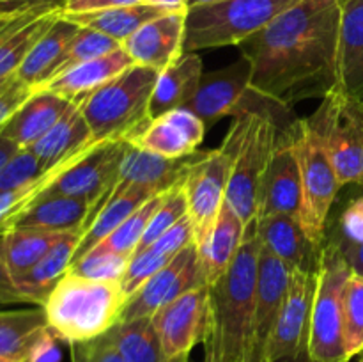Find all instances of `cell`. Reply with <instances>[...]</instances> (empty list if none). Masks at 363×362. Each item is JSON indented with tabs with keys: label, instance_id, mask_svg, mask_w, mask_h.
Masks as SVG:
<instances>
[{
	"label": "cell",
	"instance_id": "obj_52",
	"mask_svg": "<svg viewBox=\"0 0 363 362\" xmlns=\"http://www.w3.org/2000/svg\"><path fill=\"white\" fill-rule=\"evenodd\" d=\"M144 2L162 7L165 11H188V7H190L188 0H144Z\"/></svg>",
	"mask_w": 363,
	"mask_h": 362
},
{
	"label": "cell",
	"instance_id": "obj_8",
	"mask_svg": "<svg viewBox=\"0 0 363 362\" xmlns=\"http://www.w3.org/2000/svg\"><path fill=\"white\" fill-rule=\"evenodd\" d=\"M353 272L332 238H326L318 266L311 318V362H350L342 330L344 284Z\"/></svg>",
	"mask_w": 363,
	"mask_h": 362
},
{
	"label": "cell",
	"instance_id": "obj_9",
	"mask_svg": "<svg viewBox=\"0 0 363 362\" xmlns=\"http://www.w3.org/2000/svg\"><path fill=\"white\" fill-rule=\"evenodd\" d=\"M340 185L363 188V102L333 89L312 116Z\"/></svg>",
	"mask_w": 363,
	"mask_h": 362
},
{
	"label": "cell",
	"instance_id": "obj_27",
	"mask_svg": "<svg viewBox=\"0 0 363 362\" xmlns=\"http://www.w3.org/2000/svg\"><path fill=\"white\" fill-rule=\"evenodd\" d=\"M78 31H80V25H77L60 13L59 18L52 23V27L39 38L34 48L30 50L27 59L18 70L16 77L34 91L48 84L55 75L64 52Z\"/></svg>",
	"mask_w": 363,
	"mask_h": 362
},
{
	"label": "cell",
	"instance_id": "obj_53",
	"mask_svg": "<svg viewBox=\"0 0 363 362\" xmlns=\"http://www.w3.org/2000/svg\"><path fill=\"white\" fill-rule=\"evenodd\" d=\"M18 16H20V14H9V16H4V14H0V34H2V32L6 31V28L9 27V25L13 23Z\"/></svg>",
	"mask_w": 363,
	"mask_h": 362
},
{
	"label": "cell",
	"instance_id": "obj_51",
	"mask_svg": "<svg viewBox=\"0 0 363 362\" xmlns=\"http://www.w3.org/2000/svg\"><path fill=\"white\" fill-rule=\"evenodd\" d=\"M18 151H20V148H18L14 142H11L9 138H6L0 135V169H2V167L6 165V163L9 162V160L13 158Z\"/></svg>",
	"mask_w": 363,
	"mask_h": 362
},
{
	"label": "cell",
	"instance_id": "obj_33",
	"mask_svg": "<svg viewBox=\"0 0 363 362\" xmlns=\"http://www.w3.org/2000/svg\"><path fill=\"white\" fill-rule=\"evenodd\" d=\"M60 13L62 11L23 13L0 34V80L16 77L30 50Z\"/></svg>",
	"mask_w": 363,
	"mask_h": 362
},
{
	"label": "cell",
	"instance_id": "obj_26",
	"mask_svg": "<svg viewBox=\"0 0 363 362\" xmlns=\"http://www.w3.org/2000/svg\"><path fill=\"white\" fill-rule=\"evenodd\" d=\"M82 234L84 231L64 233L59 241L30 270L14 277L18 290L27 297L28 304L43 307L55 284L69 272Z\"/></svg>",
	"mask_w": 363,
	"mask_h": 362
},
{
	"label": "cell",
	"instance_id": "obj_46",
	"mask_svg": "<svg viewBox=\"0 0 363 362\" xmlns=\"http://www.w3.org/2000/svg\"><path fill=\"white\" fill-rule=\"evenodd\" d=\"M71 362H124L106 336L69 344Z\"/></svg>",
	"mask_w": 363,
	"mask_h": 362
},
{
	"label": "cell",
	"instance_id": "obj_50",
	"mask_svg": "<svg viewBox=\"0 0 363 362\" xmlns=\"http://www.w3.org/2000/svg\"><path fill=\"white\" fill-rule=\"evenodd\" d=\"M11 304H28L27 297L18 290L9 268L6 266L4 259L0 258V305Z\"/></svg>",
	"mask_w": 363,
	"mask_h": 362
},
{
	"label": "cell",
	"instance_id": "obj_56",
	"mask_svg": "<svg viewBox=\"0 0 363 362\" xmlns=\"http://www.w3.org/2000/svg\"><path fill=\"white\" fill-rule=\"evenodd\" d=\"M0 362H14V361H9V358L6 357H0Z\"/></svg>",
	"mask_w": 363,
	"mask_h": 362
},
{
	"label": "cell",
	"instance_id": "obj_22",
	"mask_svg": "<svg viewBox=\"0 0 363 362\" xmlns=\"http://www.w3.org/2000/svg\"><path fill=\"white\" fill-rule=\"evenodd\" d=\"M195 155L177 160L165 158L128 142L117 187H142L163 194L183 181Z\"/></svg>",
	"mask_w": 363,
	"mask_h": 362
},
{
	"label": "cell",
	"instance_id": "obj_40",
	"mask_svg": "<svg viewBox=\"0 0 363 362\" xmlns=\"http://www.w3.org/2000/svg\"><path fill=\"white\" fill-rule=\"evenodd\" d=\"M121 46H123V43L110 38V35L101 34V32L98 31H92V28L80 27V31L77 32L73 41L69 43V46H67L66 52H64L53 78L59 77L64 71L71 70V67L78 66V64H84L87 62V60L108 55V53L119 50Z\"/></svg>",
	"mask_w": 363,
	"mask_h": 362
},
{
	"label": "cell",
	"instance_id": "obj_21",
	"mask_svg": "<svg viewBox=\"0 0 363 362\" xmlns=\"http://www.w3.org/2000/svg\"><path fill=\"white\" fill-rule=\"evenodd\" d=\"M257 234L262 247L268 248L289 270H318L323 247L308 240L296 216L284 213L257 216Z\"/></svg>",
	"mask_w": 363,
	"mask_h": 362
},
{
	"label": "cell",
	"instance_id": "obj_23",
	"mask_svg": "<svg viewBox=\"0 0 363 362\" xmlns=\"http://www.w3.org/2000/svg\"><path fill=\"white\" fill-rule=\"evenodd\" d=\"M69 106V99L48 89H35L30 98L0 128V135L20 149L30 148L55 126Z\"/></svg>",
	"mask_w": 363,
	"mask_h": 362
},
{
	"label": "cell",
	"instance_id": "obj_45",
	"mask_svg": "<svg viewBox=\"0 0 363 362\" xmlns=\"http://www.w3.org/2000/svg\"><path fill=\"white\" fill-rule=\"evenodd\" d=\"M190 245H195V234L190 216L186 215L176 226L170 227L167 233H163L149 248L160 252V254L174 258V256H177L181 251L190 247Z\"/></svg>",
	"mask_w": 363,
	"mask_h": 362
},
{
	"label": "cell",
	"instance_id": "obj_25",
	"mask_svg": "<svg viewBox=\"0 0 363 362\" xmlns=\"http://www.w3.org/2000/svg\"><path fill=\"white\" fill-rule=\"evenodd\" d=\"M135 62L128 55L124 46H121L119 50L108 53V55L87 60V62L78 64V66L64 71L59 77L52 78L48 84L43 85L41 89H48V91L55 92V94L62 96V98L78 105L87 96H91L99 87L112 82L113 78L119 77L123 71H126Z\"/></svg>",
	"mask_w": 363,
	"mask_h": 362
},
{
	"label": "cell",
	"instance_id": "obj_7",
	"mask_svg": "<svg viewBox=\"0 0 363 362\" xmlns=\"http://www.w3.org/2000/svg\"><path fill=\"white\" fill-rule=\"evenodd\" d=\"M287 128L293 138L301 176V206L298 222L303 227L308 240L318 247H323L326 241L328 215L342 185L333 169L325 141L311 119L294 117Z\"/></svg>",
	"mask_w": 363,
	"mask_h": 362
},
{
	"label": "cell",
	"instance_id": "obj_6",
	"mask_svg": "<svg viewBox=\"0 0 363 362\" xmlns=\"http://www.w3.org/2000/svg\"><path fill=\"white\" fill-rule=\"evenodd\" d=\"M300 0H215L186 13L184 53L238 46Z\"/></svg>",
	"mask_w": 363,
	"mask_h": 362
},
{
	"label": "cell",
	"instance_id": "obj_17",
	"mask_svg": "<svg viewBox=\"0 0 363 362\" xmlns=\"http://www.w3.org/2000/svg\"><path fill=\"white\" fill-rule=\"evenodd\" d=\"M301 206V176L289 128L280 126L272 162L266 170L257 216L284 213L296 216Z\"/></svg>",
	"mask_w": 363,
	"mask_h": 362
},
{
	"label": "cell",
	"instance_id": "obj_41",
	"mask_svg": "<svg viewBox=\"0 0 363 362\" xmlns=\"http://www.w3.org/2000/svg\"><path fill=\"white\" fill-rule=\"evenodd\" d=\"M186 215H188L186 195H184L183 181H179V183L174 185V187L167 192L162 204H160V208L156 209L155 215L151 216V220H149L147 224V229H145L144 236H142L135 254H138V252L151 247V245L155 243L163 233H167L170 227L176 226V224Z\"/></svg>",
	"mask_w": 363,
	"mask_h": 362
},
{
	"label": "cell",
	"instance_id": "obj_43",
	"mask_svg": "<svg viewBox=\"0 0 363 362\" xmlns=\"http://www.w3.org/2000/svg\"><path fill=\"white\" fill-rule=\"evenodd\" d=\"M131 258L117 254H87L73 263L69 272L92 280L121 283Z\"/></svg>",
	"mask_w": 363,
	"mask_h": 362
},
{
	"label": "cell",
	"instance_id": "obj_39",
	"mask_svg": "<svg viewBox=\"0 0 363 362\" xmlns=\"http://www.w3.org/2000/svg\"><path fill=\"white\" fill-rule=\"evenodd\" d=\"M332 240L351 270L363 275V195L344 209L339 220V234Z\"/></svg>",
	"mask_w": 363,
	"mask_h": 362
},
{
	"label": "cell",
	"instance_id": "obj_30",
	"mask_svg": "<svg viewBox=\"0 0 363 362\" xmlns=\"http://www.w3.org/2000/svg\"><path fill=\"white\" fill-rule=\"evenodd\" d=\"M92 209L94 208L82 199L41 194L34 204L28 206L14 220L9 229H13V227H35V229L53 231V233L85 231Z\"/></svg>",
	"mask_w": 363,
	"mask_h": 362
},
{
	"label": "cell",
	"instance_id": "obj_31",
	"mask_svg": "<svg viewBox=\"0 0 363 362\" xmlns=\"http://www.w3.org/2000/svg\"><path fill=\"white\" fill-rule=\"evenodd\" d=\"M202 75V59L197 52L183 53L176 62L160 71L149 105L151 119L186 106L197 91Z\"/></svg>",
	"mask_w": 363,
	"mask_h": 362
},
{
	"label": "cell",
	"instance_id": "obj_36",
	"mask_svg": "<svg viewBox=\"0 0 363 362\" xmlns=\"http://www.w3.org/2000/svg\"><path fill=\"white\" fill-rule=\"evenodd\" d=\"M62 234L35 227H13L0 234V258L9 268L13 279L30 270Z\"/></svg>",
	"mask_w": 363,
	"mask_h": 362
},
{
	"label": "cell",
	"instance_id": "obj_42",
	"mask_svg": "<svg viewBox=\"0 0 363 362\" xmlns=\"http://www.w3.org/2000/svg\"><path fill=\"white\" fill-rule=\"evenodd\" d=\"M170 259H172L170 256L160 254V252L152 251V248H145V251L131 256L130 263L126 266V272H124L123 279H121V287H123L124 295L128 298L133 297Z\"/></svg>",
	"mask_w": 363,
	"mask_h": 362
},
{
	"label": "cell",
	"instance_id": "obj_13",
	"mask_svg": "<svg viewBox=\"0 0 363 362\" xmlns=\"http://www.w3.org/2000/svg\"><path fill=\"white\" fill-rule=\"evenodd\" d=\"M318 270H291L289 287L273 329L266 362H311V318Z\"/></svg>",
	"mask_w": 363,
	"mask_h": 362
},
{
	"label": "cell",
	"instance_id": "obj_19",
	"mask_svg": "<svg viewBox=\"0 0 363 362\" xmlns=\"http://www.w3.org/2000/svg\"><path fill=\"white\" fill-rule=\"evenodd\" d=\"M45 309H0V357L14 362H41L53 351Z\"/></svg>",
	"mask_w": 363,
	"mask_h": 362
},
{
	"label": "cell",
	"instance_id": "obj_38",
	"mask_svg": "<svg viewBox=\"0 0 363 362\" xmlns=\"http://www.w3.org/2000/svg\"><path fill=\"white\" fill-rule=\"evenodd\" d=\"M342 307L344 343L350 357H358L363 351V275L351 272L340 298Z\"/></svg>",
	"mask_w": 363,
	"mask_h": 362
},
{
	"label": "cell",
	"instance_id": "obj_5",
	"mask_svg": "<svg viewBox=\"0 0 363 362\" xmlns=\"http://www.w3.org/2000/svg\"><path fill=\"white\" fill-rule=\"evenodd\" d=\"M160 71L133 64L78 103L92 138L130 142L151 121L149 105Z\"/></svg>",
	"mask_w": 363,
	"mask_h": 362
},
{
	"label": "cell",
	"instance_id": "obj_18",
	"mask_svg": "<svg viewBox=\"0 0 363 362\" xmlns=\"http://www.w3.org/2000/svg\"><path fill=\"white\" fill-rule=\"evenodd\" d=\"M188 11H169L142 25L123 43L124 50L138 66L163 71L184 53Z\"/></svg>",
	"mask_w": 363,
	"mask_h": 362
},
{
	"label": "cell",
	"instance_id": "obj_14",
	"mask_svg": "<svg viewBox=\"0 0 363 362\" xmlns=\"http://www.w3.org/2000/svg\"><path fill=\"white\" fill-rule=\"evenodd\" d=\"M162 341L167 362L190 357L197 343H202L208 319V284L186 291L163 305L151 316Z\"/></svg>",
	"mask_w": 363,
	"mask_h": 362
},
{
	"label": "cell",
	"instance_id": "obj_16",
	"mask_svg": "<svg viewBox=\"0 0 363 362\" xmlns=\"http://www.w3.org/2000/svg\"><path fill=\"white\" fill-rule=\"evenodd\" d=\"M291 270L261 245L255 286L254 322H252L250 362H266L269 341L289 287Z\"/></svg>",
	"mask_w": 363,
	"mask_h": 362
},
{
	"label": "cell",
	"instance_id": "obj_47",
	"mask_svg": "<svg viewBox=\"0 0 363 362\" xmlns=\"http://www.w3.org/2000/svg\"><path fill=\"white\" fill-rule=\"evenodd\" d=\"M32 92H34V89L25 85L18 77L6 89L0 91V128L30 98Z\"/></svg>",
	"mask_w": 363,
	"mask_h": 362
},
{
	"label": "cell",
	"instance_id": "obj_20",
	"mask_svg": "<svg viewBox=\"0 0 363 362\" xmlns=\"http://www.w3.org/2000/svg\"><path fill=\"white\" fill-rule=\"evenodd\" d=\"M206 135V124L186 106L170 110L131 138V144L165 158H186L197 153Z\"/></svg>",
	"mask_w": 363,
	"mask_h": 362
},
{
	"label": "cell",
	"instance_id": "obj_4",
	"mask_svg": "<svg viewBox=\"0 0 363 362\" xmlns=\"http://www.w3.org/2000/svg\"><path fill=\"white\" fill-rule=\"evenodd\" d=\"M128 297L121 283L67 272L43 304L53 337L67 344L105 336L121 319Z\"/></svg>",
	"mask_w": 363,
	"mask_h": 362
},
{
	"label": "cell",
	"instance_id": "obj_57",
	"mask_svg": "<svg viewBox=\"0 0 363 362\" xmlns=\"http://www.w3.org/2000/svg\"><path fill=\"white\" fill-rule=\"evenodd\" d=\"M177 362H190V357H186V358H181V361H177Z\"/></svg>",
	"mask_w": 363,
	"mask_h": 362
},
{
	"label": "cell",
	"instance_id": "obj_11",
	"mask_svg": "<svg viewBox=\"0 0 363 362\" xmlns=\"http://www.w3.org/2000/svg\"><path fill=\"white\" fill-rule=\"evenodd\" d=\"M126 144L128 142H96L84 156L64 169L43 194L66 195L89 202L94 208L89 216L91 222L117 185Z\"/></svg>",
	"mask_w": 363,
	"mask_h": 362
},
{
	"label": "cell",
	"instance_id": "obj_10",
	"mask_svg": "<svg viewBox=\"0 0 363 362\" xmlns=\"http://www.w3.org/2000/svg\"><path fill=\"white\" fill-rule=\"evenodd\" d=\"M272 105L275 103L252 89V64L241 55L222 70L202 75L186 109L197 114L208 128L225 116L236 117L250 110H268Z\"/></svg>",
	"mask_w": 363,
	"mask_h": 362
},
{
	"label": "cell",
	"instance_id": "obj_34",
	"mask_svg": "<svg viewBox=\"0 0 363 362\" xmlns=\"http://www.w3.org/2000/svg\"><path fill=\"white\" fill-rule=\"evenodd\" d=\"M165 13H169V11L151 6V4H135V6L92 11V13L64 14V16L69 18L71 21H74L80 27L92 28V31H98L101 34L117 39L119 43H124L142 25H145L147 21L155 20V18L162 16Z\"/></svg>",
	"mask_w": 363,
	"mask_h": 362
},
{
	"label": "cell",
	"instance_id": "obj_32",
	"mask_svg": "<svg viewBox=\"0 0 363 362\" xmlns=\"http://www.w3.org/2000/svg\"><path fill=\"white\" fill-rule=\"evenodd\" d=\"M158 195L156 192L147 190L142 187H113L112 194L106 199L105 204L99 208L91 219L89 226L85 227L82 240L78 243L77 252H74L73 263L84 258L87 252H91L99 241L105 240L112 231H116L131 213L137 212L144 202Z\"/></svg>",
	"mask_w": 363,
	"mask_h": 362
},
{
	"label": "cell",
	"instance_id": "obj_2",
	"mask_svg": "<svg viewBox=\"0 0 363 362\" xmlns=\"http://www.w3.org/2000/svg\"><path fill=\"white\" fill-rule=\"evenodd\" d=\"M259 254L261 238L255 216L245 227L230 268L208 286L204 362H250Z\"/></svg>",
	"mask_w": 363,
	"mask_h": 362
},
{
	"label": "cell",
	"instance_id": "obj_58",
	"mask_svg": "<svg viewBox=\"0 0 363 362\" xmlns=\"http://www.w3.org/2000/svg\"><path fill=\"white\" fill-rule=\"evenodd\" d=\"M358 358H360V362H363V351H362L360 355H358Z\"/></svg>",
	"mask_w": 363,
	"mask_h": 362
},
{
	"label": "cell",
	"instance_id": "obj_1",
	"mask_svg": "<svg viewBox=\"0 0 363 362\" xmlns=\"http://www.w3.org/2000/svg\"><path fill=\"white\" fill-rule=\"evenodd\" d=\"M342 0H300L238 45L252 64V89L291 110L337 85Z\"/></svg>",
	"mask_w": 363,
	"mask_h": 362
},
{
	"label": "cell",
	"instance_id": "obj_15",
	"mask_svg": "<svg viewBox=\"0 0 363 362\" xmlns=\"http://www.w3.org/2000/svg\"><path fill=\"white\" fill-rule=\"evenodd\" d=\"M199 286H206L204 272H202L197 245H190L174 256L133 297L128 298L121 319L126 322V319L152 316L174 298Z\"/></svg>",
	"mask_w": 363,
	"mask_h": 362
},
{
	"label": "cell",
	"instance_id": "obj_55",
	"mask_svg": "<svg viewBox=\"0 0 363 362\" xmlns=\"http://www.w3.org/2000/svg\"><path fill=\"white\" fill-rule=\"evenodd\" d=\"M14 78H16V77H11V78H7V80H0V91H2V89H6L7 85H9L11 82L14 80Z\"/></svg>",
	"mask_w": 363,
	"mask_h": 362
},
{
	"label": "cell",
	"instance_id": "obj_35",
	"mask_svg": "<svg viewBox=\"0 0 363 362\" xmlns=\"http://www.w3.org/2000/svg\"><path fill=\"white\" fill-rule=\"evenodd\" d=\"M105 336L124 362H167L151 316L119 319Z\"/></svg>",
	"mask_w": 363,
	"mask_h": 362
},
{
	"label": "cell",
	"instance_id": "obj_44",
	"mask_svg": "<svg viewBox=\"0 0 363 362\" xmlns=\"http://www.w3.org/2000/svg\"><path fill=\"white\" fill-rule=\"evenodd\" d=\"M45 172L39 160L30 149H20L6 165L0 169V194L16 190L23 185L30 183Z\"/></svg>",
	"mask_w": 363,
	"mask_h": 362
},
{
	"label": "cell",
	"instance_id": "obj_24",
	"mask_svg": "<svg viewBox=\"0 0 363 362\" xmlns=\"http://www.w3.org/2000/svg\"><path fill=\"white\" fill-rule=\"evenodd\" d=\"M335 89L363 102V0H342Z\"/></svg>",
	"mask_w": 363,
	"mask_h": 362
},
{
	"label": "cell",
	"instance_id": "obj_48",
	"mask_svg": "<svg viewBox=\"0 0 363 362\" xmlns=\"http://www.w3.org/2000/svg\"><path fill=\"white\" fill-rule=\"evenodd\" d=\"M67 0H0V14H23L32 11H62Z\"/></svg>",
	"mask_w": 363,
	"mask_h": 362
},
{
	"label": "cell",
	"instance_id": "obj_3",
	"mask_svg": "<svg viewBox=\"0 0 363 362\" xmlns=\"http://www.w3.org/2000/svg\"><path fill=\"white\" fill-rule=\"evenodd\" d=\"M279 114H291V110H250L240 114L234 117L222 142V148L233 156L225 202L245 226L257 216L262 181L272 162L279 128L294 119H280Z\"/></svg>",
	"mask_w": 363,
	"mask_h": 362
},
{
	"label": "cell",
	"instance_id": "obj_54",
	"mask_svg": "<svg viewBox=\"0 0 363 362\" xmlns=\"http://www.w3.org/2000/svg\"><path fill=\"white\" fill-rule=\"evenodd\" d=\"M209 2H215V0H188V4H190V7L194 6H202V4H209ZM188 7V9H190Z\"/></svg>",
	"mask_w": 363,
	"mask_h": 362
},
{
	"label": "cell",
	"instance_id": "obj_37",
	"mask_svg": "<svg viewBox=\"0 0 363 362\" xmlns=\"http://www.w3.org/2000/svg\"><path fill=\"white\" fill-rule=\"evenodd\" d=\"M167 192L155 195V197L149 199L147 202H144L137 212L131 213L116 231H112L105 240L99 241V243L96 245L91 252H87V254H117L131 258V256L135 254V251H137L145 229H147L149 220L155 215L156 209L160 208Z\"/></svg>",
	"mask_w": 363,
	"mask_h": 362
},
{
	"label": "cell",
	"instance_id": "obj_12",
	"mask_svg": "<svg viewBox=\"0 0 363 362\" xmlns=\"http://www.w3.org/2000/svg\"><path fill=\"white\" fill-rule=\"evenodd\" d=\"M230 169L233 156L220 146L213 151L197 153L184 174L183 188L197 248L208 238L225 202Z\"/></svg>",
	"mask_w": 363,
	"mask_h": 362
},
{
	"label": "cell",
	"instance_id": "obj_29",
	"mask_svg": "<svg viewBox=\"0 0 363 362\" xmlns=\"http://www.w3.org/2000/svg\"><path fill=\"white\" fill-rule=\"evenodd\" d=\"M94 142L98 141L92 138L91 128H89L80 106L77 103H71V106L57 121L55 126L27 149L34 153L43 169L48 170L57 163L66 162L71 156L78 155Z\"/></svg>",
	"mask_w": 363,
	"mask_h": 362
},
{
	"label": "cell",
	"instance_id": "obj_49",
	"mask_svg": "<svg viewBox=\"0 0 363 362\" xmlns=\"http://www.w3.org/2000/svg\"><path fill=\"white\" fill-rule=\"evenodd\" d=\"M135 4H145L144 0H67L64 6L62 14H78L92 13V11L112 9V7L135 6Z\"/></svg>",
	"mask_w": 363,
	"mask_h": 362
},
{
	"label": "cell",
	"instance_id": "obj_28",
	"mask_svg": "<svg viewBox=\"0 0 363 362\" xmlns=\"http://www.w3.org/2000/svg\"><path fill=\"white\" fill-rule=\"evenodd\" d=\"M245 224L227 202H223L215 226L197 248L206 284H213L230 268L245 236Z\"/></svg>",
	"mask_w": 363,
	"mask_h": 362
}]
</instances>
